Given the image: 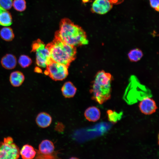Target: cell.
<instances>
[{
	"label": "cell",
	"instance_id": "obj_14",
	"mask_svg": "<svg viewBox=\"0 0 159 159\" xmlns=\"http://www.w3.org/2000/svg\"><path fill=\"white\" fill-rule=\"evenodd\" d=\"M19 153L23 159H32L35 156L36 151L32 146L26 144L23 146L20 150Z\"/></svg>",
	"mask_w": 159,
	"mask_h": 159
},
{
	"label": "cell",
	"instance_id": "obj_9",
	"mask_svg": "<svg viewBox=\"0 0 159 159\" xmlns=\"http://www.w3.org/2000/svg\"><path fill=\"white\" fill-rule=\"evenodd\" d=\"M139 107L141 112L146 115L153 114L158 108L155 101L148 97L144 98L140 102Z\"/></svg>",
	"mask_w": 159,
	"mask_h": 159
},
{
	"label": "cell",
	"instance_id": "obj_20",
	"mask_svg": "<svg viewBox=\"0 0 159 159\" xmlns=\"http://www.w3.org/2000/svg\"><path fill=\"white\" fill-rule=\"evenodd\" d=\"M13 5L14 9L19 11H23L26 8V2L25 0H14Z\"/></svg>",
	"mask_w": 159,
	"mask_h": 159
},
{
	"label": "cell",
	"instance_id": "obj_11",
	"mask_svg": "<svg viewBox=\"0 0 159 159\" xmlns=\"http://www.w3.org/2000/svg\"><path fill=\"white\" fill-rule=\"evenodd\" d=\"M36 122L39 127L44 128L49 126L52 122V118L48 113L45 112H41L37 116Z\"/></svg>",
	"mask_w": 159,
	"mask_h": 159
},
{
	"label": "cell",
	"instance_id": "obj_12",
	"mask_svg": "<svg viewBox=\"0 0 159 159\" xmlns=\"http://www.w3.org/2000/svg\"><path fill=\"white\" fill-rule=\"evenodd\" d=\"M84 115L86 119L89 121L95 122L99 119L100 116V110L95 106L88 107L85 110Z\"/></svg>",
	"mask_w": 159,
	"mask_h": 159
},
{
	"label": "cell",
	"instance_id": "obj_6",
	"mask_svg": "<svg viewBox=\"0 0 159 159\" xmlns=\"http://www.w3.org/2000/svg\"><path fill=\"white\" fill-rule=\"evenodd\" d=\"M68 67L64 64L52 61L47 66L44 72L54 80H62L68 74Z\"/></svg>",
	"mask_w": 159,
	"mask_h": 159
},
{
	"label": "cell",
	"instance_id": "obj_8",
	"mask_svg": "<svg viewBox=\"0 0 159 159\" xmlns=\"http://www.w3.org/2000/svg\"><path fill=\"white\" fill-rule=\"evenodd\" d=\"M113 4L109 0H95L93 3L91 10L93 13L103 14L112 8Z\"/></svg>",
	"mask_w": 159,
	"mask_h": 159
},
{
	"label": "cell",
	"instance_id": "obj_22",
	"mask_svg": "<svg viewBox=\"0 0 159 159\" xmlns=\"http://www.w3.org/2000/svg\"><path fill=\"white\" fill-rule=\"evenodd\" d=\"M12 4V0H0V7L5 10L10 9Z\"/></svg>",
	"mask_w": 159,
	"mask_h": 159
},
{
	"label": "cell",
	"instance_id": "obj_23",
	"mask_svg": "<svg viewBox=\"0 0 159 159\" xmlns=\"http://www.w3.org/2000/svg\"><path fill=\"white\" fill-rule=\"evenodd\" d=\"M149 1L151 6L158 11L159 8V0H149Z\"/></svg>",
	"mask_w": 159,
	"mask_h": 159
},
{
	"label": "cell",
	"instance_id": "obj_2",
	"mask_svg": "<svg viewBox=\"0 0 159 159\" xmlns=\"http://www.w3.org/2000/svg\"><path fill=\"white\" fill-rule=\"evenodd\" d=\"M113 77L110 73L104 70L96 74L90 90L92 98L100 104H102L111 98V84Z\"/></svg>",
	"mask_w": 159,
	"mask_h": 159
},
{
	"label": "cell",
	"instance_id": "obj_19",
	"mask_svg": "<svg viewBox=\"0 0 159 159\" xmlns=\"http://www.w3.org/2000/svg\"><path fill=\"white\" fill-rule=\"evenodd\" d=\"M18 62L22 67L25 68L29 67L31 64L32 61L28 56L22 55L19 57Z\"/></svg>",
	"mask_w": 159,
	"mask_h": 159
},
{
	"label": "cell",
	"instance_id": "obj_10",
	"mask_svg": "<svg viewBox=\"0 0 159 159\" xmlns=\"http://www.w3.org/2000/svg\"><path fill=\"white\" fill-rule=\"evenodd\" d=\"M1 63L3 67L7 69L14 68L17 64V59L14 55L8 54L4 56L1 59Z\"/></svg>",
	"mask_w": 159,
	"mask_h": 159
},
{
	"label": "cell",
	"instance_id": "obj_21",
	"mask_svg": "<svg viewBox=\"0 0 159 159\" xmlns=\"http://www.w3.org/2000/svg\"><path fill=\"white\" fill-rule=\"evenodd\" d=\"M108 119L109 121L112 122H116L119 119V114L111 110H108L107 111Z\"/></svg>",
	"mask_w": 159,
	"mask_h": 159
},
{
	"label": "cell",
	"instance_id": "obj_18",
	"mask_svg": "<svg viewBox=\"0 0 159 159\" xmlns=\"http://www.w3.org/2000/svg\"><path fill=\"white\" fill-rule=\"evenodd\" d=\"M127 55L130 61L135 62L141 59L143 56V53L140 49L136 48L131 50L128 52Z\"/></svg>",
	"mask_w": 159,
	"mask_h": 159
},
{
	"label": "cell",
	"instance_id": "obj_25",
	"mask_svg": "<svg viewBox=\"0 0 159 159\" xmlns=\"http://www.w3.org/2000/svg\"><path fill=\"white\" fill-rule=\"evenodd\" d=\"M35 71L38 73H40L42 72L41 69L39 67H37L35 68Z\"/></svg>",
	"mask_w": 159,
	"mask_h": 159
},
{
	"label": "cell",
	"instance_id": "obj_17",
	"mask_svg": "<svg viewBox=\"0 0 159 159\" xmlns=\"http://www.w3.org/2000/svg\"><path fill=\"white\" fill-rule=\"evenodd\" d=\"M0 36L2 39L6 41L12 40L14 37L12 29L8 27L1 29L0 31Z\"/></svg>",
	"mask_w": 159,
	"mask_h": 159
},
{
	"label": "cell",
	"instance_id": "obj_16",
	"mask_svg": "<svg viewBox=\"0 0 159 159\" xmlns=\"http://www.w3.org/2000/svg\"><path fill=\"white\" fill-rule=\"evenodd\" d=\"M12 23V18L10 13L0 7V25L8 26Z\"/></svg>",
	"mask_w": 159,
	"mask_h": 159
},
{
	"label": "cell",
	"instance_id": "obj_7",
	"mask_svg": "<svg viewBox=\"0 0 159 159\" xmlns=\"http://www.w3.org/2000/svg\"><path fill=\"white\" fill-rule=\"evenodd\" d=\"M54 149L53 143L48 140H43L39 144V150H36V158H54L52 155Z\"/></svg>",
	"mask_w": 159,
	"mask_h": 159
},
{
	"label": "cell",
	"instance_id": "obj_13",
	"mask_svg": "<svg viewBox=\"0 0 159 159\" xmlns=\"http://www.w3.org/2000/svg\"><path fill=\"white\" fill-rule=\"evenodd\" d=\"M25 79L24 76L21 72L16 71L10 74L9 80L11 85L15 87L21 86Z\"/></svg>",
	"mask_w": 159,
	"mask_h": 159
},
{
	"label": "cell",
	"instance_id": "obj_3",
	"mask_svg": "<svg viewBox=\"0 0 159 159\" xmlns=\"http://www.w3.org/2000/svg\"><path fill=\"white\" fill-rule=\"evenodd\" d=\"M52 61L68 66L76 57V47L55 37L53 41L46 45Z\"/></svg>",
	"mask_w": 159,
	"mask_h": 159
},
{
	"label": "cell",
	"instance_id": "obj_4",
	"mask_svg": "<svg viewBox=\"0 0 159 159\" xmlns=\"http://www.w3.org/2000/svg\"><path fill=\"white\" fill-rule=\"evenodd\" d=\"M32 51L36 52V64L40 67H46L52 61L48 48L39 39L32 43Z\"/></svg>",
	"mask_w": 159,
	"mask_h": 159
},
{
	"label": "cell",
	"instance_id": "obj_15",
	"mask_svg": "<svg viewBox=\"0 0 159 159\" xmlns=\"http://www.w3.org/2000/svg\"><path fill=\"white\" fill-rule=\"evenodd\" d=\"M77 89L72 83L67 82L64 83L61 89L63 95L66 98L73 97L75 94Z\"/></svg>",
	"mask_w": 159,
	"mask_h": 159
},
{
	"label": "cell",
	"instance_id": "obj_24",
	"mask_svg": "<svg viewBox=\"0 0 159 159\" xmlns=\"http://www.w3.org/2000/svg\"><path fill=\"white\" fill-rule=\"evenodd\" d=\"M113 4H118L122 3L124 0H109Z\"/></svg>",
	"mask_w": 159,
	"mask_h": 159
},
{
	"label": "cell",
	"instance_id": "obj_1",
	"mask_svg": "<svg viewBox=\"0 0 159 159\" xmlns=\"http://www.w3.org/2000/svg\"><path fill=\"white\" fill-rule=\"evenodd\" d=\"M55 37L75 47L87 44L88 42L86 33L82 28L67 18L61 20L59 30L55 32Z\"/></svg>",
	"mask_w": 159,
	"mask_h": 159
},
{
	"label": "cell",
	"instance_id": "obj_5",
	"mask_svg": "<svg viewBox=\"0 0 159 159\" xmlns=\"http://www.w3.org/2000/svg\"><path fill=\"white\" fill-rule=\"evenodd\" d=\"M20 150L11 137L4 138L0 142V159H16L19 157Z\"/></svg>",
	"mask_w": 159,
	"mask_h": 159
}]
</instances>
